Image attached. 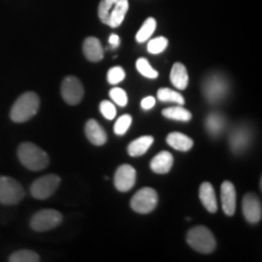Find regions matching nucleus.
<instances>
[{"mask_svg":"<svg viewBox=\"0 0 262 262\" xmlns=\"http://www.w3.org/2000/svg\"><path fill=\"white\" fill-rule=\"evenodd\" d=\"M10 262H39L40 256L35 251L29 250V249H21V250L15 251L9 256Z\"/></svg>","mask_w":262,"mask_h":262,"instance_id":"nucleus-24","label":"nucleus"},{"mask_svg":"<svg viewBox=\"0 0 262 262\" xmlns=\"http://www.w3.org/2000/svg\"><path fill=\"white\" fill-rule=\"evenodd\" d=\"M157 96L162 102H172L178 103L180 106H183L185 104V98L178 91H173L171 89H168V88H163V89L158 90V94Z\"/></svg>","mask_w":262,"mask_h":262,"instance_id":"nucleus-26","label":"nucleus"},{"mask_svg":"<svg viewBox=\"0 0 262 262\" xmlns=\"http://www.w3.org/2000/svg\"><path fill=\"white\" fill-rule=\"evenodd\" d=\"M136 170L129 164H123L114 175V186L119 192H127L135 186Z\"/></svg>","mask_w":262,"mask_h":262,"instance_id":"nucleus-12","label":"nucleus"},{"mask_svg":"<svg viewBox=\"0 0 262 262\" xmlns=\"http://www.w3.org/2000/svg\"><path fill=\"white\" fill-rule=\"evenodd\" d=\"M202 91L208 103H221L229 94V81L220 72H214L204 78Z\"/></svg>","mask_w":262,"mask_h":262,"instance_id":"nucleus-3","label":"nucleus"},{"mask_svg":"<svg viewBox=\"0 0 262 262\" xmlns=\"http://www.w3.org/2000/svg\"><path fill=\"white\" fill-rule=\"evenodd\" d=\"M110 97L112 98L113 102H116L118 106L125 107L127 104V95L125 90L120 89V88H113L110 91Z\"/></svg>","mask_w":262,"mask_h":262,"instance_id":"nucleus-31","label":"nucleus"},{"mask_svg":"<svg viewBox=\"0 0 262 262\" xmlns=\"http://www.w3.org/2000/svg\"><path fill=\"white\" fill-rule=\"evenodd\" d=\"M63 221V215L55 209H41L29 220V227L34 232H48L58 227Z\"/></svg>","mask_w":262,"mask_h":262,"instance_id":"nucleus-6","label":"nucleus"},{"mask_svg":"<svg viewBox=\"0 0 262 262\" xmlns=\"http://www.w3.org/2000/svg\"><path fill=\"white\" fill-rule=\"evenodd\" d=\"M155 106H156V98L152 96H147L143 98L142 101H141V107H142V110H145V111H148Z\"/></svg>","mask_w":262,"mask_h":262,"instance_id":"nucleus-34","label":"nucleus"},{"mask_svg":"<svg viewBox=\"0 0 262 262\" xmlns=\"http://www.w3.org/2000/svg\"><path fill=\"white\" fill-rule=\"evenodd\" d=\"M253 142V129L248 124L242 123L231 130L228 136V145L235 156L247 152Z\"/></svg>","mask_w":262,"mask_h":262,"instance_id":"nucleus-7","label":"nucleus"},{"mask_svg":"<svg viewBox=\"0 0 262 262\" xmlns=\"http://www.w3.org/2000/svg\"><path fill=\"white\" fill-rule=\"evenodd\" d=\"M127 10H129V0H117V3L110 11L108 26L112 28L119 27L125 18Z\"/></svg>","mask_w":262,"mask_h":262,"instance_id":"nucleus-20","label":"nucleus"},{"mask_svg":"<svg viewBox=\"0 0 262 262\" xmlns=\"http://www.w3.org/2000/svg\"><path fill=\"white\" fill-rule=\"evenodd\" d=\"M24 186L10 176H0V204L6 206L17 205L25 199Z\"/></svg>","mask_w":262,"mask_h":262,"instance_id":"nucleus-5","label":"nucleus"},{"mask_svg":"<svg viewBox=\"0 0 262 262\" xmlns=\"http://www.w3.org/2000/svg\"><path fill=\"white\" fill-rule=\"evenodd\" d=\"M163 116L168 119L176 120V122H189L192 119V114L189 111L183 108L182 106H175V107H169L163 110Z\"/></svg>","mask_w":262,"mask_h":262,"instance_id":"nucleus-23","label":"nucleus"},{"mask_svg":"<svg viewBox=\"0 0 262 262\" xmlns=\"http://www.w3.org/2000/svg\"><path fill=\"white\" fill-rule=\"evenodd\" d=\"M61 178L55 173H49L35 180L31 185V195L38 201H45L54 195V193L60 187Z\"/></svg>","mask_w":262,"mask_h":262,"instance_id":"nucleus-8","label":"nucleus"},{"mask_svg":"<svg viewBox=\"0 0 262 262\" xmlns=\"http://www.w3.org/2000/svg\"><path fill=\"white\" fill-rule=\"evenodd\" d=\"M168 44L169 41L165 37H157L148 42V45H147V50H148L149 54H153V55L162 54V52L168 48Z\"/></svg>","mask_w":262,"mask_h":262,"instance_id":"nucleus-28","label":"nucleus"},{"mask_svg":"<svg viewBox=\"0 0 262 262\" xmlns=\"http://www.w3.org/2000/svg\"><path fill=\"white\" fill-rule=\"evenodd\" d=\"M131 123H133V118H131V116H129V114H123V116L117 120L116 124H114V133L119 136L124 135V134H126V131L129 130Z\"/></svg>","mask_w":262,"mask_h":262,"instance_id":"nucleus-29","label":"nucleus"},{"mask_svg":"<svg viewBox=\"0 0 262 262\" xmlns=\"http://www.w3.org/2000/svg\"><path fill=\"white\" fill-rule=\"evenodd\" d=\"M108 42H110L111 49H118L120 45V38L118 34H111L110 39H108Z\"/></svg>","mask_w":262,"mask_h":262,"instance_id":"nucleus-35","label":"nucleus"},{"mask_svg":"<svg viewBox=\"0 0 262 262\" xmlns=\"http://www.w3.org/2000/svg\"><path fill=\"white\" fill-rule=\"evenodd\" d=\"M83 52L86 60H89L90 62H98L102 60L104 56L102 44L95 37L85 39L83 44Z\"/></svg>","mask_w":262,"mask_h":262,"instance_id":"nucleus-17","label":"nucleus"},{"mask_svg":"<svg viewBox=\"0 0 262 262\" xmlns=\"http://www.w3.org/2000/svg\"><path fill=\"white\" fill-rule=\"evenodd\" d=\"M153 141H155V139L152 136H142L131 141L129 146H127V153L131 157L143 156L153 145Z\"/></svg>","mask_w":262,"mask_h":262,"instance_id":"nucleus-22","label":"nucleus"},{"mask_svg":"<svg viewBox=\"0 0 262 262\" xmlns=\"http://www.w3.org/2000/svg\"><path fill=\"white\" fill-rule=\"evenodd\" d=\"M227 126V118L224 113L211 112L205 118V129L211 137H219Z\"/></svg>","mask_w":262,"mask_h":262,"instance_id":"nucleus-14","label":"nucleus"},{"mask_svg":"<svg viewBox=\"0 0 262 262\" xmlns=\"http://www.w3.org/2000/svg\"><path fill=\"white\" fill-rule=\"evenodd\" d=\"M85 135L95 146H103L107 142V134L95 119H89L85 124Z\"/></svg>","mask_w":262,"mask_h":262,"instance_id":"nucleus-15","label":"nucleus"},{"mask_svg":"<svg viewBox=\"0 0 262 262\" xmlns=\"http://www.w3.org/2000/svg\"><path fill=\"white\" fill-rule=\"evenodd\" d=\"M222 210L227 216H233L237 208V192L231 181H224L221 185Z\"/></svg>","mask_w":262,"mask_h":262,"instance_id":"nucleus-13","label":"nucleus"},{"mask_svg":"<svg viewBox=\"0 0 262 262\" xmlns=\"http://www.w3.org/2000/svg\"><path fill=\"white\" fill-rule=\"evenodd\" d=\"M166 143L173 149L181 150V152H188L193 147V140L191 137L182 133H178V131L170 133L166 136Z\"/></svg>","mask_w":262,"mask_h":262,"instance_id":"nucleus-21","label":"nucleus"},{"mask_svg":"<svg viewBox=\"0 0 262 262\" xmlns=\"http://www.w3.org/2000/svg\"><path fill=\"white\" fill-rule=\"evenodd\" d=\"M186 242L193 250L201 254H211L216 249V239L205 226H194L187 232Z\"/></svg>","mask_w":262,"mask_h":262,"instance_id":"nucleus-4","label":"nucleus"},{"mask_svg":"<svg viewBox=\"0 0 262 262\" xmlns=\"http://www.w3.org/2000/svg\"><path fill=\"white\" fill-rule=\"evenodd\" d=\"M199 199L204 208L211 214L217 211V199H216L215 189L210 182H203L199 187Z\"/></svg>","mask_w":262,"mask_h":262,"instance_id":"nucleus-16","label":"nucleus"},{"mask_svg":"<svg viewBox=\"0 0 262 262\" xmlns=\"http://www.w3.org/2000/svg\"><path fill=\"white\" fill-rule=\"evenodd\" d=\"M17 158L26 169L41 171L50 164L48 153L33 142H22L17 147Z\"/></svg>","mask_w":262,"mask_h":262,"instance_id":"nucleus-2","label":"nucleus"},{"mask_svg":"<svg viewBox=\"0 0 262 262\" xmlns=\"http://www.w3.org/2000/svg\"><path fill=\"white\" fill-rule=\"evenodd\" d=\"M61 96L64 102L71 106L80 103L84 97V86L81 81L73 75L66 77L61 84Z\"/></svg>","mask_w":262,"mask_h":262,"instance_id":"nucleus-10","label":"nucleus"},{"mask_svg":"<svg viewBox=\"0 0 262 262\" xmlns=\"http://www.w3.org/2000/svg\"><path fill=\"white\" fill-rule=\"evenodd\" d=\"M40 108V98L34 91H26L19 95L10 110V119L14 123H26L37 116Z\"/></svg>","mask_w":262,"mask_h":262,"instance_id":"nucleus-1","label":"nucleus"},{"mask_svg":"<svg viewBox=\"0 0 262 262\" xmlns=\"http://www.w3.org/2000/svg\"><path fill=\"white\" fill-rule=\"evenodd\" d=\"M242 210L249 224L256 225L261 221L262 205L260 198L255 193H247L242 202Z\"/></svg>","mask_w":262,"mask_h":262,"instance_id":"nucleus-11","label":"nucleus"},{"mask_svg":"<svg viewBox=\"0 0 262 262\" xmlns=\"http://www.w3.org/2000/svg\"><path fill=\"white\" fill-rule=\"evenodd\" d=\"M173 157L168 150H162L150 160L149 168L156 173H168L172 168Z\"/></svg>","mask_w":262,"mask_h":262,"instance_id":"nucleus-18","label":"nucleus"},{"mask_svg":"<svg viewBox=\"0 0 262 262\" xmlns=\"http://www.w3.org/2000/svg\"><path fill=\"white\" fill-rule=\"evenodd\" d=\"M114 4H111L107 0H101L100 5H98V18L101 22L108 26V19H110V11L113 8Z\"/></svg>","mask_w":262,"mask_h":262,"instance_id":"nucleus-32","label":"nucleus"},{"mask_svg":"<svg viewBox=\"0 0 262 262\" xmlns=\"http://www.w3.org/2000/svg\"><path fill=\"white\" fill-rule=\"evenodd\" d=\"M157 28V21L153 17H148L140 28V31L136 34V41L137 42H145L152 37Z\"/></svg>","mask_w":262,"mask_h":262,"instance_id":"nucleus-25","label":"nucleus"},{"mask_svg":"<svg viewBox=\"0 0 262 262\" xmlns=\"http://www.w3.org/2000/svg\"><path fill=\"white\" fill-rule=\"evenodd\" d=\"M158 204V193L155 188L143 187L137 191L131 198L130 206L139 214H149Z\"/></svg>","mask_w":262,"mask_h":262,"instance_id":"nucleus-9","label":"nucleus"},{"mask_svg":"<svg viewBox=\"0 0 262 262\" xmlns=\"http://www.w3.org/2000/svg\"><path fill=\"white\" fill-rule=\"evenodd\" d=\"M170 80L173 86L179 90H185L188 86L189 78L188 72L186 66L181 63V62H176L173 63L171 68V73H170Z\"/></svg>","mask_w":262,"mask_h":262,"instance_id":"nucleus-19","label":"nucleus"},{"mask_svg":"<svg viewBox=\"0 0 262 262\" xmlns=\"http://www.w3.org/2000/svg\"><path fill=\"white\" fill-rule=\"evenodd\" d=\"M100 112L104 118H106V119L112 120L116 118L117 110H116V106H114L111 101H102V102L100 103Z\"/></svg>","mask_w":262,"mask_h":262,"instance_id":"nucleus-33","label":"nucleus"},{"mask_svg":"<svg viewBox=\"0 0 262 262\" xmlns=\"http://www.w3.org/2000/svg\"><path fill=\"white\" fill-rule=\"evenodd\" d=\"M125 79V71L123 70L120 66H116V67L111 68L107 73V81L110 84L116 85L120 81Z\"/></svg>","mask_w":262,"mask_h":262,"instance_id":"nucleus-30","label":"nucleus"},{"mask_svg":"<svg viewBox=\"0 0 262 262\" xmlns=\"http://www.w3.org/2000/svg\"><path fill=\"white\" fill-rule=\"evenodd\" d=\"M136 68L137 71H139V73L142 74L143 77L149 78V79H156L159 75L158 72L153 70L152 66H150V63L146 60V58H139V60L136 61Z\"/></svg>","mask_w":262,"mask_h":262,"instance_id":"nucleus-27","label":"nucleus"}]
</instances>
